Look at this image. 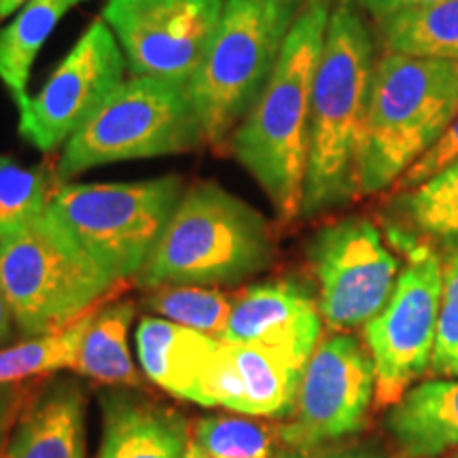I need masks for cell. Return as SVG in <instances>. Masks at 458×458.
<instances>
[{"label":"cell","instance_id":"obj_26","mask_svg":"<svg viewBox=\"0 0 458 458\" xmlns=\"http://www.w3.org/2000/svg\"><path fill=\"white\" fill-rule=\"evenodd\" d=\"M191 445L202 458H272L274 433L249 418H202L193 428Z\"/></svg>","mask_w":458,"mask_h":458},{"label":"cell","instance_id":"obj_22","mask_svg":"<svg viewBox=\"0 0 458 458\" xmlns=\"http://www.w3.org/2000/svg\"><path fill=\"white\" fill-rule=\"evenodd\" d=\"M134 320V303H108L102 310H94L79 344L74 371L108 386L139 385V371L134 368L128 331Z\"/></svg>","mask_w":458,"mask_h":458},{"label":"cell","instance_id":"obj_4","mask_svg":"<svg viewBox=\"0 0 458 458\" xmlns=\"http://www.w3.org/2000/svg\"><path fill=\"white\" fill-rule=\"evenodd\" d=\"M272 255L270 229L253 206L202 182L185 189L136 283L145 289L238 284L270 266Z\"/></svg>","mask_w":458,"mask_h":458},{"label":"cell","instance_id":"obj_33","mask_svg":"<svg viewBox=\"0 0 458 458\" xmlns=\"http://www.w3.org/2000/svg\"><path fill=\"white\" fill-rule=\"evenodd\" d=\"M30 0H0V17H7L21 7V4H28Z\"/></svg>","mask_w":458,"mask_h":458},{"label":"cell","instance_id":"obj_18","mask_svg":"<svg viewBox=\"0 0 458 458\" xmlns=\"http://www.w3.org/2000/svg\"><path fill=\"white\" fill-rule=\"evenodd\" d=\"M399 452L435 458L458 445V377L411 386L386 416Z\"/></svg>","mask_w":458,"mask_h":458},{"label":"cell","instance_id":"obj_35","mask_svg":"<svg viewBox=\"0 0 458 458\" xmlns=\"http://www.w3.org/2000/svg\"><path fill=\"white\" fill-rule=\"evenodd\" d=\"M185 458H202V454H199V452L193 448L191 444H189V450H187V456Z\"/></svg>","mask_w":458,"mask_h":458},{"label":"cell","instance_id":"obj_30","mask_svg":"<svg viewBox=\"0 0 458 458\" xmlns=\"http://www.w3.org/2000/svg\"><path fill=\"white\" fill-rule=\"evenodd\" d=\"M28 388L21 385L0 386V456L7 452L9 435L13 431L21 411L28 405Z\"/></svg>","mask_w":458,"mask_h":458},{"label":"cell","instance_id":"obj_27","mask_svg":"<svg viewBox=\"0 0 458 458\" xmlns=\"http://www.w3.org/2000/svg\"><path fill=\"white\" fill-rule=\"evenodd\" d=\"M47 206L45 170L24 168L11 157H0V238L30 225Z\"/></svg>","mask_w":458,"mask_h":458},{"label":"cell","instance_id":"obj_21","mask_svg":"<svg viewBox=\"0 0 458 458\" xmlns=\"http://www.w3.org/2000/svg\"><path fill=\"white\" fill-rule=\"evenodd\" d=\"M386 51L458 62V0H437L376 20Z\"/></svg>","mask_w":458,"mask_h":458},{"label":"cell","instance_id":"obj_23","mask_svg":"<svg viewBox=\"0 0 458 458\" xmlns=\"http://www.w3.org/2000/svg\"><path fill=\"white\" fill-rule=\"evenodd\" d=\"M94 310L47 335L30 337L15 346L0 348V386L21 385L24 380L51 371L74 369L79 344Z\"/></svg>","mask_w":458,"mask_h":458},{"label":"cell","instance_id":"obj_15","mask_svg":"<svg viewBox=\"0 0 458 458\" xmlns=\"http://www.w3.org/2000/svg\"><path fill=\"white\" fill-rule=\"evenodd\" d=\"M318 301L295 280H267L233 297L221 340L270 348L306 365L320 342Z\"/></svg>","mask_w":458,"mask_h":458},{"label":"cell","instance_id":"obj_9","mask_svg":"<svg viewBox=\"0 0 458 458\" xmlns=\"http://www.w3.org/2000/svg\"><path fill=\"white\" fill-rule=\"evenodd\" d=\"M405 253L408 263L386 306L365 325L377 408H393L431 368L435 351L444 266L428 244H408Z\"/></svg>","mask_w":458,"mask_h":458},{"label":"cell","instance_id":"obj_5","mask_svg":"<svg viewBox=\"0 0 458 458\" xmlns=\"http://www.w3.org/2000/svg\"><path fill=\"white\" fill-rule=\"evenodd\" d=\"M306 0H225L221 24L193 74L204 145H219L259 100Z\"/></svg>","mask_w":458,"mask_h":458},{"label":"cell","instance_id":"obj_2","mask_svg":"<svg viewBox=\"0 0 458 458\" xmlns=\"http://www.w3.org/2000/svg\"><path fill=\"white\" fill-rule=\"evenodd\" d=\"M374 68V37L357 0H334L314 74L303 216L327 213L359 198Z\"/></svg>","mask_w":458,"mask_h":458},{"label":"cell","instance_id":"obj_24","mask_svg":"<svg viewBox=\"0 0 458 458\" xmlns=\"http://www.w3.org/2000/svg\"><path fill=\"white\" fill-rule=\"evenodd\" d=\"M399 208L416 232L458 253V159L420 185L401 191Z\"/></svg>","mask_w":458,"mask_h":458},{"label":"cell","instance_id":"obj_20","mask_svg":"<svg viewBox=\"0 0 458 458\" xmlns=\"http://www.w3.org/2000/svg\"><path fill=\"white\" fill-rule=\"evenodd\" d=\"M81 3L85 0H30L15 20L0 30V79L20 113L30 102L26 88L34 57L68 11Z\"/></svg>","mask_w":458,"mask_h":458},{"label":"cell","instance_id":"obj_11","mask_svg":"<svg viewBox=\"0 0 458 458\" xmlns=\"http://www.w3.org/2000/svg\"><path fill=\"white\" fill-rule=\"evenodd\" d=\"M308 257L318 280L320 317L340 334L365 327L386 306L399 278L397 257L363 216L318 229Z\"/></svg>","mask_w":458,"mask_h":458},{"label":"cell","instance_id":"obj_31","mask_svg":"<svg viewBox=\"0 0 458 458\" xmlns=\"http://www.w3.org/2000/svg\"><path fill=\"white\" fill-rule=\"evenodd\" d=\"M428 3H437V0H357L359 9L365 11V13L374 15V20L397 13L401 9L418 7V4H428Z\"/></svg>","mask_w":458,"mask_h":458},{"label":"cell","instance_id":"obj_6","mask_svg":"<svg viewBox=\"0 0 458 458\" xmlns=\"http://www.w3.org/2000/svg\"><path fill=\"white\" fill-rule=\"evenodd\" d=\"M117 284L49 208L30 225L0 238V286L15 325L28 337L74 323Z\"/></svg>","mask_w":458,"mask_h":458},{"label":"cell","instance_id":"obj_13","mask_svg":"<svg viewBox=\"0 0 458 458\" xmlns=\"http://www.w3.org/2000/svg\"><path fill=\"white\" fill-rule=\"evenodd\" d=\"M125 55L105 20L91 21L45 88L20 113V134L41 151L66 145L125 81Z\"/></svg>","mask_w":458,"mask_h":458},{"label":"cell","instance_id":"obj_12","mask_svg":"<svg viewBox=\"0 0 458 458\" xmlns=\"http://www.w3.org/2000/svg\"><path fill=\"white\" fill-rule=\"evenodd\" d=\"M374 399L376 371L368 346L337 331L318 342L308 359L289 422L278 431L280 439L308 450L346 437L359 431Z\"/></svg>","mask_w":458,"mask_h":458},{"label":"cell","instance_id":"obj_8","mask_svg":"<svg viewBox=\"0 0 458 458\" xmlns=\"http://www.w3.org/2000/svg\"><path fill=\"white\" fill-rule=\"evenodd\" d=\"M185 187L179 176L62 185L49 213L117 283L136 278L162 240Z\"/></svg>","mask_w":458,"mask_h":458},{"label":"cell","instance_id":"obj_32","mask_svg":"<svg viewBox=\"0 0 458 458\" xmlns=\"http://www.w3.org/2000/svg\"><path fill=\"white\" fill-rule=\"evenodd\" d=\"M13 310H11L7 295H4L3 286H0V348H4V344L9 342L11 334H13Z\"/></svg>","mask_w":458,"mask_h":458},{"label":"cell","instance_id":"obj_28","mask_svg":"<svg viewBox=\"0 0 458 458\" xmlns=\"http://www.w3.org/2000/svg\"><path fill=\"white\" fill-rule=\"evenodd\" d=\"M431 369L435 374L458 377V253L444 263L442 301Z\"/></svg>","mask_w":458,"mask_h":458},{"label":"cell","instance_id":"obj_29","mask_svg":"<svg viewBox=\"0 0 458 458\" xmlns=\"http://www.w3.org/2000/svg\"><path fill=\"white\" fill-rule=\"evenodd\" d=\"M454 159H458V114L454 122L445 128L444 134L439 136V140L397 181L399 191L420 185V182L431 179L433 174H437L439 170H444Z\"/></svg>","mask_w":458,"mask_h":458},{"label":"cell","instance_id":"obj_14","mask_svg":"<svg viewBox=\"0 0 458 458\" xmlns=\"http://www.w3.org/2000/svg\"><path fill=\"white\" fill-rule=\"evenodd\" d=\"M303 368L270 348L221 340L187 401L246 416H284L293 410Z\"/></svg>","mask_w":458,"mask_h":458},{"label":"cell","instance_id":"obj_10","mask_svg":"<svg viewBox=\"0 0 458 458\" xmlns=\"http://www.w3.org/2000/svg\"><path fill=\"white\" fill-rule=\"evenodd\" d=\"M225 0H106L102 20L131 77L191 83L221 24Z\"/></svg>","mask_w":458,"mask_h":458},{"label":"cell","instance_id":"obj_7","mask_svg":"<svg viewBox=\"0 0 458 458\" xmlns=\"http://www.w3.org/2000/svg\"><path fill=\"white\" fill-rule=\"evenodd\" d=\"M204 145L189 83L131 77L66 140L57 179L125 159L185 153Z\"/></svg>","mask_w":458,"mask_h":458},{"label":"cell","instance_id":"obj_25","mask_svg":"<svg viewBox=\"0 0 458 458\" xmlns=\"http://www.w3.org/2000/svg\"><path fill=\"white\" fill-rule=\"evenodd\" d=\"M148 310L182 327L221 337L233 300L216 289L198 284H165L151 289L147 297Z\"/></svg>","mask_w":458,"mask_h":458},{"label":"cell","instance_id":"obj_16","mask_svg":"<svg viewBox=\"0 0 458 458\" xmlns=\"http://www.w3.org/2000/svg\"><path fill=\"white\" fill-rule=\"evenodd\" d=\"M98 458H185L191 437L179 411L130 393L102 394Z\"/></svg>","mask_w":458,"mask_h":458},{"label":"cell","instance_id":"obj_1","mask_svg":"<svg viewBox=\"0 0 458 458\" xmlns=\"http://www.w3.org/2000/svg\"><path fill=\"white\" fill-rule=\"evenodd\" d=\"M334 0H306L259 100L233 130L232 153L259 182L278 219L301 216L310 106Z\"/></svg>","mask_w":458,"mask_h":458},{"label":"cell","instance_id":"obj_19","mask_svg":"<svg viewBox=\"0 0 458 458\" xmlns=\"http://www.w3.org/2000/svg\"><path fill=\"white\" fill-rule=\"evenodd\" d=\"M219 344L221 337L182 327L162 317H145L136 331L142 374L179 399H187Z\"/></svg>","mask_w":458,"mask_h":458},{"label":"cell","instance_id":"obj_34","mask_svg":"<svg viewBox=\"0 0 458 458\" xmlns=\"http://www.w3.org/2000/svg\"><path fill=\"white\" fill-rule=\"evenodd\" d=\"M325 458H377V456L365 454V452H342V454H331V456H325Z\"/></svg>","mask_w":458,"mask_h":458},{"label":"cell","instance_id":"obj_3","mask_svg":"<svg viewBox=\"0 0 458 458\" xmlns=\"http://www.w3.org/2000/svg\"><path fill=\"white\" fill-rule=\"evenodd\" d=\"M458 114V62L386 51L376 60L359 196L397 185Z\"/></svg>","mask_w":458,"mask_h":458},{"label":"cell","instance_id":"obj_37","mask_svg":"<svg viewBox=\"0 0 458 458\" xmlns=\"http://www.w3.org/2000/svg\"><path fill=\"white\" fill-rule=\"evenodd\" d=\"M0 458H4V454H3V456H0Z\"/></svg>","mask_w":458,"mask_h":458},{"label":"cell","instance_id":"obj_36","mask_svg":"<svg viewBox=\"0 0 458 458\" xmlns=\"http://www.w3.org/2000/svg\"><path fill=\"white\" fill-rule=\"evenodd\" d=\"M278 458H300L297 454H283V456H278Z\"/></svg>","mask_w":458,"mask_h":458},{"label":"cell","instance_id":"obj_17","mask_svg":"<svg viewBox=\"0 0 458 458\" xmlns=\"http://www.w3.org/2000/svg\"><path fill=\"white\" fill-rule=\"evenodd\" d=\"M85 408L74 380L45 386L21 411L4 458H85Z\"/></svg>","mask_w":458,"mask_h":458}]
</instances>
